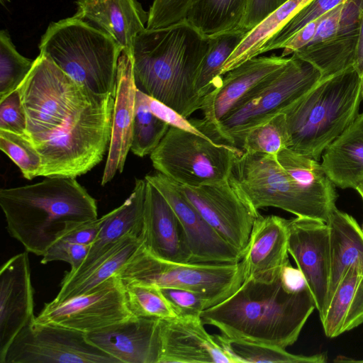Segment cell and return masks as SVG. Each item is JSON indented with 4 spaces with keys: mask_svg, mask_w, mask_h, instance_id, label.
<instances>
[{
    "mask_svg": "<svg viewBox=\"0 0 363 363\" xmlns=\"http://www.w3.org/2000/svg\"><path fill=\"white\" fill-rule=\"evenodd\" d=\"M34 60L21 55L8 32H0V100L17 90L30 71Z\"/></svg>",
    "mask_w": 363,
    "mask_h": 363,
    "instance_id": "38",
    "label": "cell"
},
{
    "mask_svg": "<svg viewBox=\"0 0 363 363\" xmlns=\"http://www.w3.org/2000/svg\"><path fill=\"white\" fill-rule=\"evenodd\" d=\"M321 165L337 187L355 189L363 180V113L325 148Z\"/></svg>",
    "mask_w": 363,
    "mask_h": 363,
    "instance_id": "26",
    "label": "cell"
},
{
    "mask_svg": "<svg viewBox=\"0 0 363 363\" xmlns=\"http://www.w3.org/2000/svg\"><path fill=\"white\" fill-rule=\"evenodd\" d=\"M180 186L203 219L242 254L259 212L241 198L229 181L201 186Z\"/></svg>",
    "mask_w": 363,
    "mask_h": 363,
    "instance_id": "15",
    "label": "cell"
},
{
    "mask_svg": "<svg viewBox=\"0 0 363 363\" xmlns=\"http://www.w3.org/2000/svg\"><path fill=\"white\" fill-rule=\"evenodd\" d=\"M362 228V232H363V223H362V228Z\"/></svg>",
    "mask_w": 363,
    "mask_h": 363,
    "instance_id": "57",
    "label": "cell"
},
{
    "mask_svg": "<svg viewBox=\"0 0 363 363\" xmlns=\"http://www.w3.org/2000/svg\"><path fill=\"white\" fill-rule=\"evenodd\" d=\"M326 337H336L363 323V272L349 267L320 315Z\"/></svg>",
    "mask_w": 363,
    "mask_h": 363,
    "instance_id": "28",
    "label": "cell"
},
{
    "mask_svg": "<svg viewBox=\"0 0 363 363\" xmlns=\"http://www.w3.org/2000/svg\"><path fill=\"white\" fill-rule=\"evenodd\" d=\"M76 5L74 17L106 33L132 55L135 39L148 20L137 0H77Z\"/></svg>",
    "mask_w": 363,
    "mask_h": 363,
    "instance_id": "24",
    "label": "cell"
},
{
    "mask_svg": "<svg viewBox=\"0 0 363 363\" xmlns=\"http://www.w3.org/2000/svg\"><path fill=\"white\" fill-rule=\"evenodd\" d=\"M342 4L323 15L315 35L308 45L328 40L337 35Z\"/></svg>",
    "mask_w": 363,
    "mask_h": 363,
    "instance_id": "49",
    "label": "cell"
},
{
    "mask_svg": "<svg viewBox=\"0 0 363 363\" xmlns=\"http://www.w3.org/2000/svg\"><path fill=\"white\" fill-rule=\"evenodd\" d=\"M86 336L119 363H157L160 319L132 316Z\"/></svg>",
    "mask_w": 363,
    "mask_h": 363,
    "instance_id": "21",
    "label": "cell"
},
{
    "mask_svg": "<svg viewBox=\"0 0 363 363\" xmlns=\"http://www.w3.org/2000/svg\"><path fill=\"white\" fill-rule=\"evenodd\" d=\"M310 1H311V0H305V1H304V6H305L306 4H308Z\"/></svg>",
    "mask_w": 363,
    "mask_h": 363,
    "instance_id": "55",
    "label": "cell"
},
{
    "mask_svg": "<svg viewBox=\"0 0 363 363\" xmlns=\"http://www.w3.org/2000/svg\"><path fill=\"white\" fill-rule=\"evenodd\" d=\"M362 17L363 0L344 1L337 35L359 32Z\"/></svg>",
    "mask_w": 363,
    "mask_h": 363,
    "instance_id": "48",
    "label": "cell"
},
{
    "mask_svg": "<svg viewBox=\"0 0 363 363\" xmlns=\"http://www.w3.org/2000/svg\"><path fill=\"white\" fill-rule=\"evenodd\" d=\"M247 33V31L240 28L208 37V49L194 83V91L199 96L204 97L220 86L223 80L222 67Z\"/></svg>",
    "mask_w": 363,
    "mask_h": 363,
    "instance_id": "33",
    "label": "cell"
},
{
    "mask_svg": "<svg viewBox=\"0 0 363 363\" xmlns=\"http://www.w3.org/2000/svg\"><path fill=\"white\" fill-rule=\"evenodd\" d=\"M218 342L233 360V363H324L326 353L310 356L294 354L286 349L267 345L230 339L223 335H214Z\"/></svg>",
    "mask_w": 363,
    "mask_h": 363,
    "instance_id": "34",
    "label": "cell"
},
{
    "mask_svg": "<svg viewBox=\"0 0 363 363\" xmlns=\"http://www.w3.org/2000/svg\"><path fill=\"white\" fill-rule=\"evenodd\" d=\"M127 304L140 318L169 319L177 317L160 288L138 282H123Z\"/></svg>",
    "mask_w": 363,
    "mask_h": 363,
    "instance_id": "37",
    "label": "cell"
},
{
    "mask_svg": "<svg viewBox=\"0 0 363 363\" xmlns=\"http://www.w3.org/2000/svg\"><path fill=\"white\" fill-rule=\"evenodd\" d=\"M277 159L284 170L317 200L334 210L337 194L335 185L323 169L321 164L289 148L281 151Z\"/></svg>",
    "mask_w": 363,
    "mask_h": 363,
    "instance_id": "32",
    "label": "cell"
},
{
    "mask_svg": "<svg viewBox=\"0 0 363 363\" xmlns=\"http://www.w3.org/2000/svg\"><path fill=\"white\" fill-rule=\"evenodd\" d=\"M354 67L361 77L363 74V17L359 30V39Z\"/></svg>",
    "mask_w": 363,
    "mask_h": 363,
    "instance_id": "51",
    "label": "cell"
},
{
    "mask_svg": "<svg viewBox=\"0 0 363 363\" xmlns=\"http://www.w3.org/2000/svg\"><path fill=\"white\" fill-rule=\"evenodd\" d=\"M146 183L145 178L135 179L133 191L126 200L106 213V219L81 266L75 272H67L66 276L85 270L125 235L143 236Z\"/></svg>",
    "mask_w": 363,
    "mask_h": 363,
    "instance_id": "25",
    "label": "cell"
},
{
    "mask_svg": "<svg viewBox=\"0 0 363 363\" xmlns=\"http://www.w3.org/2000/svg\"><path fill=\"white\" fill-rule=\"evenodd\" d=\"M233 363L200 316L160 319L157 363Z\"/></svg>",
    "mask_w": 363,
    "mask_h": 363,
    "instance_id": "19",
    "label": "cell"
},
{
    "mask_svg": "<svg viewBox=\"0 0 363 363\" xmlns=\"http://www.w3.org/2000/svg\"><path fill=\"white\" fill-rule=\"evenodd\" d=\"M177 317L200 316L211 307L209 300L194 291L179 288H160Z\"/></svg>",
    "mask_w": 363,
    "mask_h": 363,
    "instance_id": "42",
    "label": "cell"
},
{
    "mask_svg": "<svg viewBox=\"0 0 363 363\" xmlns=\"http://www.w3.org/2000/svg\"><path fill=\"white\" fill-rule=\"evenodd\" d=\"M289 60V57L282 56H257L228 71L220 86L204 96L201 108L204 118L190 121L204 133H211L223 118Z\"/></svg>",
    "mask_w": 363,
    "mask_h": 363,
    "instance_id": "17",
    "label": "cell"
},
{
    "mask_svg": "<svg viewBox=\"0 0 363 363\" xmlns=\"http://www.w3.org/2000/svg\"><path fill=\"white\" fill-rule=\"evenodd\" d=\"M360 82H361V94H362V98L363 99V74L360 77Z\"/></svg>",
    "mask_w": 363,
    "mask_h": 363,
    "instance_id": "53",
    "label": "cell"
},
{
    "mask_svg": "<svg viewBox=\"0 0 363 363\" xmlns=\"http://www.w3.org/2000/svg\"><path fill=\"white\" fill-rule=\"evenodd\" d=\"M229 183L255 211L275 207L304 217L327 223L333 212L284 170L277 157L243 152L234 160Z\"/></svg>",
    "mask_w": 363,
    "mask_h": 363,
    "instance_id": "8",
    "label": "cell"
},
{
    "mask_svg": "<svg viewBox=\"0 0 363 363\" xmlns=\"http://www.w3.org/2000/svg\"><path fill=\"white\" fill-rule=\"evenodd\" d=\"M123 282L179 288L203 294L213 306L231 296L244 280L237 263L177 262L161 259L142 243L117 273Z\"/></svg>",
    "mask_w": 363,
    "mask_h": 363,
    "instance_id": "9",
    "label": "cell"
},
{
    "mask_svg": "<svg viewBox=\"0 0 363 363\" xmlns=\"http://www.w3.org/2000/svg\"><path fill=\"white\" fill-rule=\"evenodd\" d=\"M89 247L90 245L58 240L45 252L40 262L45 264L54 261L65 262L71 267L69 273H74L87 256Z\"/></svg>",
    "mask_w": 363,
    "mask_h": 363,
    "instance_id": "43",
    "label": "cell"
},
{
    "mask_svg": "<svg viewBox=\"0 0 363 363\" xmlns=\"http://www.w3.org/2000/svg\"><path fill=\"white\" fill-rule=\"evenodd\" d=\"M0 148L17 165L25 179L40 177L41 157L26 135L0 130Z\"/></svg>",
    "mask_w": 363,
    "mask_h": 363,
    "instance_id": "39",
    "label": "cell"
},
{
    "mask_svg": "<svg viewBox=\"0 0 363 363\" xmlns=\"http://www.w3.org/2000/svg\"><path fill=\"white\" fill-rule=\"evenodd\" d=\"M114 96L96 95L59 131L33 145L41 157L40 177L76 178L92 169L108 149Z\"/></svg>",
    "mask_w": 363,
    "mask_h": 363,
    "instance_id": "6",
    "label": "cell"
},
{
    "mask_svg": "<svg viewBox=\"0 0 363 363\" xmlns=\"http://www.w3.org/2000/svg\"><path fill=\"white\" fill-rule=\"evenodd\" d=\"M355 190L359 194L363 200V180L357 185Z\"/></svg>",
    "mask_w": 363,
    "mask_h": 363,
    "instance_id": "52",
    "label": "cell"
},
{
    "mask_svg": "<svg viewBox=\"0 0 363 363\" xmlns=\"http://www.w3.org/2000/svg\"><path fill=\"white\" fill-rule=\"evenodd\" d=\"M26 118V136L35 145L62 129L96 94L39 54L17 89Z\"/></svg>",
    "mask_w": 363,
    "mask_h": 363,
    "instance_id": "7",
    "label": "cell"
},
{
    "mask_svg": "<svg viewBox=\"0 0 363 363\" xmlns=\"http://www.w3.org/2000/svg\"><path fill=\"white\" fill-rule=\"evenodd\" d=\"M28 252L8 259L0 269V363L19 332L35 317Z\"/></svg>",
    "mask_w": 363,
    "mask_h": 363,
    "instance_id": "18",
    "label": "cell"
},
{
    "mask_svg": "<svg viewBox=\"0 0 363 363\" xmlns=\"http://www.w3.org/2000/svg\"><path fill=\"white\" fill-rule=\"evenodd\" d=\"M346 0H311L302 7L263 47L261 54L283 45L309 22L320 17Z\"/></svg>",
    "mask_w": 363,
    "mask_h": 363,
    "instance_id": "40",
    "label": "cell"
},
{
    "mask_svg": "<svg viewBox=\"0 0 363 363\" xmlns=\"http://www.w3.org/2000/svg\"><path fill=\"white\" fill-rule=\"evenodd\" d=\"M199 0H154L148 11L146 28H160L186 19Z\"/></svg>",
    "mask_w": 363,
    "mask_h": 363,
    "instance_id": "41",
    "label": "cell"
},
{
    "mask_svg": "<svg viewBox=\"0 0 363 363\" xmlns=\"http://www.w3.org/2000/svg\"><path fill=\"white\" fill-rule=\"evenodd\" d=\"M146 99L152 113L157 118L169 124V126L188 131L206 138H211L207 134L197 128L190 120H188L187 118L181 115L174 109L147 94Z\"/></svg>",
    "mask_w": 363,
    "mask_h": 363,
    "instance_id": "45",
    "label": "cell"
},
{
    "mask_svg": "<svg viewBox=\"0 0 363 363\" xmlns=\"http://www.w3.org/2000/svg\"><path fill=\"white\" fill-rule=\"evenodd\" d=\"M348 361L349 362H363V360H352V359H350Z\"/></svg>",
    "mask_w": 363,
    "mask_h": 363,
    "instance_id": "54",
    "label": "cell"
},
{
    "mask_svg": "<svg viewBox=\"0 0 363 363\" xmlns=\"http://www.w3.org/2000/svg\"><path fill=\"white\" fill-rule=\"evenodd\" d=\"M145 179L165 198L177 215L191 255V262L237 263L242 254L223 239L188 200L180 184L157 172Z\"/></svg>",
    "mask_w": 363,
    "mask_h": 363,
    "instance_id": "14",
    "label": "cell"
},
{
    "mask_svg": "<svg viewBox=\"0 0 363 363\" xmlns=\"http://www.w3.org/2000/svg\"><path fill=\"white\" fill-rule=\"evenodd\" d=\"M315 308L308 286L294 289L280 274L270 281L245 279L231 296L205 309L201 318L230 339L286 349L296 342Z\"/></svg>",
    "mask_w": 363,
    "mask_h": 363,
    "instance_id": "1",
    "label": "cell"
},
{
    "mask_svg": "<svg viewBox=\"0 0 363 363\" xmlns=\"http://www.w3.org/2000/svg\"><path fill=\"white\" fill-rule=\"evenodd\" d=\"M169 127L152 113L147 102L146 93L137 88L130 151L140 157L150 155Z\"/></svg>",
    "mask_w": 363,
    "mask_h": 363,
    "instance_id": "35",
    "label": "cell"
},
{
    "mask_svg": "<svg viewBox=\"0 0 363 363\" xmlns=\"http://www.w3.org/2000/svg\"><path fill=\"white\" fill-rule=\"evenodd\" d=\"M1 2H3V1H9H9H10V0H1Z\"/></svg>",
    "mask_w": 363,
    "mask_h": 363,
    "instance_id": "56",
    "label": "cell"
},
{
    "mask_svg": "<svg viewBox=\"0 0 363 363\" xmlns=\"http://www.w3.org/2000/svg\"><path fill=\"white\" fill-rule=\"evenodd\" d=\"M136 90L133 57L122 52L118 63L111 137L101 182L102 186L124 169L133 142Z\"/></svg>",
    "mask_w": 363,
    "mask_h": 363,
    "instance_id": "22",
    "label": "cell"
},
{
    "mask_svg": "<svg viewBox=\"0 0 363 363\" xmlns=\"http://www.w3.org/2000/svg\"><path fill=\"white\" fill-rule=\"evenodd\" d=\"M288 242L289 220L259 214L242 252L244 280L270 281L279 277L284 267L290 262Z\"/></svg>",
    "mask_w": 363,
    "mask_h": 363,
    "instance_id": "20",
    "label": "cell"
},
{
    "mask_svg": "<svg viewBox=\"0 0 363 363\" xmlns=\"http://www.w3.org/2000/svg\"><path fill=\"white\" fill-rule=\"evenodd\" d=\"M143 243V236L128 234L79 274L65 276L51 303L58 304L84 295L116 276Z\"/></svg>",
    "mask_w": 363,
    "mask_h": 363,
    "instance_id": "27",
    "label": "cell"
},
{
    "mask_svg": "<svg viewBox=\"0 0 363 363\" xmlns=\"http://www.w3.org/2000/svg\"><path fill=\"white\" fill-rule=\"evenodd\" d=\"M359 32L337 35L328 40L308 45L293 55L313 65L328 78L354 67Z\"/></svg>",
    "mask_w": 363,
    "mask_h": 363,
    "instance_id": "30",
    "label": "cell"
},
{
    "mask_svg": "<svg viewBox=\"0 0 363 363\" xmlns=\"http://www.w3.org/2000/svg\"><path fill=\"white\" fill-rule=\"evenodd\" d=\"M45 178L0 190L9 234L38 256L75 227L98 218L96 199L76 178Z\"/></svg>",
    "mask_w": 363,
    "mask_h": 363,
    "instance_id": "3",
    "label": "cell"
},
{
    "mask_svg": "<svg viewBox=\"0 0 363 363\" xmlns=\"http://www.w3.org/2000/svg\"><path fill=\"white\" fill-rule=\"evenodd\" d=\"M209 38L186 19L160 28H145L132 52L137 88L188 118L202 108L194 91L196 73Z\"/></svg>",
    "mask_w": 363,
    "mask_h": 363,
    "instance_id": "2",
    "label": "cell"
},
{
    "mask_svg": "<svg viewBox=\"0 0 363 363\" xmlns=\"http://www.w3.org/2000/svg\"><path fill=\"white\" fill-rule=\"evenodd\" d=\"M288 250L306 279L320 316L326 306L330 277L327 223L304 217L289 220Z\"/></svg>",
    "mask_w": 363,
    "mask_h": 363,
    "instance_id": "16",
    "label": "cell"
},
{
    "mask_svg": "<svg viewBox=\"0 0 363 363\" xmlns=\"http://www.w3.org/2000/svg\"><path fill=\"white\" fill-rule=\"evenodd\" d=\"M289 0H250L241 26L249 32Z\"/></svg>",
    "mask_w": 363,
    "mask_h": 363,
    "instance_id": "46",
    "label": "cell"
},
{
    "mask_svg": "<svg viewBox=\"0 0 363 363\" xmlns=\"http://www.w3.org/2000/svg\"><path fill=\"white\" fill-rule=\"evenodd\" d=\"M35 318L14 338L2 363H119L90 342L85 333Z\"/></svg>",
    "mask_w": 363,
    "mask_h": 363,
    "instance_id": "12",
    "label": "cell"
},
{
    "mask_svg": "<svg viewBox=\"0 0 363 363\" xmlns=\"http://www.w3.org/2000/svg\"><path fill=\"white\" fill-rule=\"evenodd\" d=\"M243 150L170 126L150 155L154 168L180 185L201 186L228 181Z\"/></svg>",
    "mask_w": 363,
    "mask_h": 363,
    "instance_id": "11",
    "label": "cell"
},
{
    "mask_svg": "<svg viewBox=\"0 0 363 363\" xmlns=\"http://www.w3.org/2000/svg\"><path fill=\"white\" fill-rule=\"evenodd\" d=\"M320 17L309 22L296 32L282 47L283 52L281 56L294 54L296 51L307 46L313 38L317 27L322 18Z\"/></svg>",
    "mask_w": 363,
    "mask_h": 363,
    "instance_id": "50",
    "label": "cell"
},
{
    "mask_svg": "<svg viewBox=\"0 0 363 363\" xmlns=\"http://www.w3.org/2000/svg\"><path fill=\"white\" fill-rule=\"evenodd\" d=\"M40 53L96 95L115 96L121 47L110 35L74 17L51 23Z\"/></svg>",
    "mask_w": 363,
    "mask_h": 363,
    "instance_id": "5",
    "label": "cell"
},
{
    "mask_svg": "<svg viewBox=\"0 0 363 363\" xmlns=\"http://www.w3.org/2000/svg\"><path fill=\"white\" fill-rule=\"evenodd\" d=\"M327 224L330 234V277L326 305L349 267L357 266L363 272V232L356 220L336 208Z\"/></svg>",
    "mask_w": 363,
    "mask_h": 363,
    "instance_id": "29",
    "label": "cell"
},
{
    "mask_svg": "<svg viewBox=\"0 0 363 363\" xmlns=\"http://www.w3.org/2000/svg\"><path fill=\"white\" fill-rule=\"evenodd\" d=\"M290 145L285 114L281 113L250 130L245 135L240 147L245 152L277 157L281 151L289 148Z\"/></svg>",
    "mask_w": 363,
    "mask_h": 363,
    "instance_id": "36",
    "label": "cell"
},
{
    "mask_svg": "<svg viewBox=\"0 0 363 363\" xmlns=\"http://www.w3.org/2000/svg\"><path fill=\"white\" fill-rule=\"evenodd\" d=\"M146 182L143 245L161 259L191 262V252L177 215L162 194Z\"/></svg>",
    "mask_w": 363,
    "mask_h": 363,
    "instance_id": "23",
    "label": "cell"
},
{
    "mask_svg": "<svg viewBox=\"0 0 363 363\" xmlns=\"http://www.w3.org/2000/svg\"><path fill=\"white\" fill-rule=\"evenodd\" d=\"M132 316L123 283L116 275L87 294L58 304L45 303L35 320L88 333Z\"/></svg>",
    "mask_w": 363,
    "mask_h": 363,
    "instance_id": "13",
    "label": "cell"
},
{
    "mask_svg": "<svg viewBox=\"0 0 363 363\" xmlns=\"http://www.w3.org/2000/svg\"><path fill=\"white\" fill-rule=\"evenodd\" d=\"M106 219V214L99 218L83 223L65 234L60 240L91 245L98 236Z\"/></svg>",
    "mask_w": 363,
    "mask_h": 363,
    "instance_id": "47",
    "label": "cell"
},
{
    "mask_svg": "<svg viewBox=\"0 0 363 363\" xmlns=\"http://www.w3.org/2000/svg\"><path fill=\"white\" fill-rule=\"evenodd\" d=\"M249 1L199 0L188 12L186 20L207 37L240 29Z\"/></svg>",
    "mask_w": 363,
    "mask_h": 363,
    "instance_id": "31",
    "label": "cell"
},
{
    "mask_svg": "<svg viewBox=\"0 0 363 363\" xmlns=\"http://www.w3.org/2000/svg\"><path fill=\"white\" fill-rule=\"evenodd\" d=\"M0 130L26 135V118L18 91L0 100Z\"/></svg>",
    "mask_w": 363,
    "mask_h": 363,
    "instance_id": "44",
    "label": "cell"
},
{
    "mask_svg": "<svg viewBox=\"0 0 363 363\" xmlns=\"http://www.w3.org/2000/svg\"><path fill=\"white\" fill-rule=\"evenodd\" d=\"M362 99L360 76L354 67L321 79L283 112L289 149L319 161L357 118Z\"/></svg>",
    "mask_w": 363,
    "mask_h": 363,
    "instance_id": "4",
    "label": "cell"
},
{
    "mask_svg": "<svg viewBox=\"0 0 363 363\" xmlns=\"http://www.w3.org/2000/svg\"><path fill=\"white\" fill-rule=\"evenodd\" d=\"M320 79L318 69L292 55L283 67L223 118L211 133L238 147L250 130L283 113Z\"/></svg>",
    "mask_w": 363,
    "mask_h": 363,
    "instance_id": "10",
    "label": "cell"
}]
</instances>
